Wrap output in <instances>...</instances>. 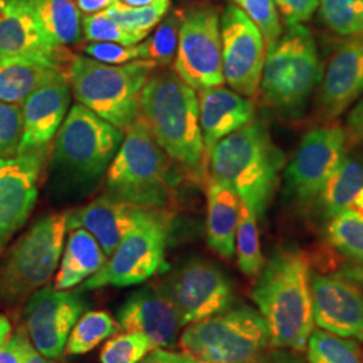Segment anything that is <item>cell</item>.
I'll return each instance as SVG.
<instances>
[{"mask_svg":"<svg viewBox=\"0 0 363 363\" xmlns=\"http://www.w3.org/2000/svg\"><path fill=\"white\" fill-rule=\"evenodd\" d=\"M311 261L298 247H279L257 277L252 298L274 349L306 351L313 331Z\"/></svg>","mask_w":363,"mask_h":363,"instance_id":"obj_1","label":"cell"},{"mask_svg":"<svg viewBox=\"0 0 363 363\" xmlns=\"http://www.w3.org/2000/svg\"><path fill=\"white\" fill-rule=\"evenodd\" d=\"M210 179L234 190L262 218L277 189L286 155L264 120L253 118L216 144L208 159Z\"/></svg>","mask_w":363,"mask_h":363,"instance_id":"obj_2","label":"cell"},{"mask_svg":"<svg viewBox=\"0 0 363 363\" xmlns=\"http://www.w3.org/2000/svg\"><path fill=\"white\" fill-rule=\"evenodd\" d=\"M140 117L171 160L203 178L208 162L195 89L172 70H155L144 86Z\"/></svg>","mask_w":363,"mask_h":363,"instance_id":"obj_3","label":"cell"},{"mask_svg":"<svg viewBox=\"0 0 363 363\" xmlns=\"http://www.w3.org/2000/svg\"><path fill=\"white\" fill-rule=\"evenodd\" d=\"M157 67L150 60L106 65L73 54L67 79L78 104L125 132L140 117L144 86Z\"/></svg>","mask_w":363,"mask_h":363,"instance_id":"obj_4","label":"cell"},{"mask_svg":"<svg viewBox=\"0 0 363 363\" xmlns=\"http://www.w3.org/2000/svg\"><path fill=\"white\" fill-rule=\"evenodd\" d=\"M322 69L311 30L304 25L286 27L267 48L259 82L265 103L286 120H298L318 89Z\"/></svg>","mask_w":363,"mask_h":363,"instance_id":"obj_5","label":"cell"},{"mask_svg":"<svg viewBox=\"0 0 363 363\" xmlns=\"http://www.w3.org/2000/svg\"><path fill=\"white\" fill-rule=\"evenodd\" d=\"M169 155L143 118L128 130L106 169L108 195L145 208H163L171 196Z\"/></svg>","mask_w":363,"mask_h":363,"instance_id":"obj_6","label":"cell"},{"mask_svg":"<svg viewBox=\"0 0 363 363\" xmlns=\"http://www.w3.org/2000/svg\"><path fill=\"white\" fill-rule=\"evenodd\" d=\"M179 346L206 362L242 363L261 358L271 347V337L261 313L240 304L186 325Z\"/></svg>","mask_w":363,"mask_h":363,"instance_id":"obj_7","label":"cell"},{"mask_svg":"<svg viewBox=\"0 0 363 363\" xmlns=\"http://www.w3.org/2000/svg\"><path fill=\"white\" fill-rule=\"evenodd\" d=\"M66 230V214H52L37 220L18 240L0 271L3 301H21L48 284L62 255Z\"/></svg>","mask_w":363,"mask_h":363,"instance_id":"obj_8","label":"cell"},{"mask_svg":"<svg viewBox=\"0 0 363 363\" xmlns=\"http://www.w3.org/2000/svg\"><path fill=\"white\" fill-rule=\"evenodd\" d=\"M123 139V130L86 106L73 105L57 132L55 167L77 181H96L111 166Z\"/></svg>","mask_w":363,"mask_h":363,"instance_id":"obj_9","label":"cell"},{"mask_svg":"<svg viewBox=\"0 0 363 363\" xmlns=\"http://www.w3.org/2000/svg\"><path fill=\"white\" fill-rule=\"evenodd\" d=\"M169 226V214L163 210L135 229L118 244L101 269L82 284V289L136 286L166 271Z\"/></svg>","mask_w":363,"mask_h":363,"instance_id":"obj_10","label":"cell"},{"mask_svg":"<svg viewBox=\"0 0 363 363\" xmlns=\"http://www.w3.org/2000/svg\"><path fill=\"white\" fill-rule=\"evenodd\" d=\"M220 11L210 4L182 15L179 43L174 72L195 91L222 86Z\"/></svg>","mask_w":363,"mask_h":363,"instance_id":"obj_11","label":"cell"},{"mask_svg":"<svg viewBox=\"0 0 363 363\" xmlns=\"http://www.w3.org/2000/svg\"><path fill=\"white\" fill-rule=\"evenodd\" d=\"M347 151L343 127L327 123L308 130L284 172V193L301 206L320 194L325 182L339 167Z\"/></svg>","mask_w":363,"mask_h":363,"instance_id":"obj_12","label":"cell"},{"mask_svg":"<svg viewBox=\"0 0 363 363\" xmlns=\"http://www.w3.org/2000/svg\"><path fill=\"white\" fill-rule=\"evenodd\" d=\"M160 288L174 304L183 327L214 316L233 304L230 280L208 259H189Z\"/></svg>","mask_w":363,"mask_h":363,"instance_id":"obj_13","label":"cell"},{"mask_svg":"<svg viewBox=\"0 0 363 363\" xmlns=\"http://www.w3.org/2000/svg\"><path fill=\"white\" fill-rule=\"evenodd\" d=\"M72 58L46 34L34 0H0V66L42 62L69 69Z\"/></svg>","mask_w":363,"mask_h":363,"instance_id":"obj_14","label":"cell"},{"mask_svg":"<svg viewBox=\"0 0 363 363\" xmlns=\"http://www.w3.org/2000/svg\"><path fill=\"white\" fill-rule=\"evenodd\" d=\"M223 78L230 89L255 97L267 57V46L257 26L233 3L220 15Z\"/></svg>","mask_w":363,"mask_h":363,"instance_id":"obj_15","label":"cell"},{"mask_svg":"<svg viewBox=\"0 0 363 363\" xmlns=\"http://www.w3.org/2000/svg\"><path fill=\"white\" fill-rule=\"evenodd\" d=\"M85 308L86 301L81 292L39 288L30 296L25 310L27 333L34 349L50 359L58 358Z\"/></svg>","mask_w":363,"mask_h":363,"instance_id":"obj_16","label":"cell"},{"mask_svg":"<svg viewBox=\"0 0 363 363\" xmlns=\"http://www.w3.org/2000/svg\"><path fill=\"white\" fill-rule=\"evenodd\" d=\"M48 148L0 157V249L26 222L38 198Z\"/></svg>","mask_w":363,"mask_h":363,"instance_id":"obj_17","label":"cell"},{"mask_svg":"<svg viewBox=\"0 0 363 363\" xmlns=\"http://www.w3.org/2000/svg\"><path fill=\"white\" fill-rule=\"evenodd\" d=\"M311 294L315 325L363 342V288L352 277L311 273Z\"/></svg>","mask_w":363,"mask_h":363,"instance_id":"obj_18","label":"cell"},{"mask_svg":"<svg viewBox=\"0 0 363 363\" xmlns=\"http://www.w3.org/2000/svg\"><path fill=\"white\" fill-rule=\"evenodd\" d=\"M316 94V116L333 123L363 96V35L342 42L322 69Z\"/></svg>","mask_w":363,"mask_h":363,"instance_id":"obj_19","label":"cell"},{"mask_svg":"<svg viewBox=\"0 0 363 363\" xmlns=\"http://www.w3.org/2000/svg\"><path fill=\"white\" fill-rule=\"evenodd\" d=\"M162 211L163 208H145L106 195L67 213V229L81 228L89 232L109 257L128 234Z\"/></svg>","mask_w":363,"mask_h":363,"instance_id":"obj_20","label":"cell"},{"mask_svg":"<svg viewBox=\"0 0 363 363\" xmlns=\"http://www.w3.org/2000/svg\"><path fill=\"white\" fill-rule=\"evenodd\" d=\"M117 323L125 333H139L154 350L177 345L183 325L174 304L160 286H145L133 292L117 311Z\"/></svg>","mask_w":363,"mask_h":363,"instance_id":"obj_21","label":"cell"},{"mask_svg":"<svg viewBox=\"0 0 363 363\" xmlns=\"http://www.w3.org/2000/svg\"><path fill=\"white\" fill-rule=\"evenodd\" d=\"M70 104L67 77L39 88L23 103V133L18 154L48 148L62 125Z\"/></svg>","mask_w":363,"mask_h":363,"instance_id":"obj_22","label":"cell"},{"mask_svg":"<svg viewBox=\"0 0 363 363\" xmlns=\"http://www.w3.org/2000/svg\"><path fill=\"white\" fill-rule=\"evenodd\" d=\"M198 101L199 123L208 162L216 144L255 118V105L249 97L223 86L199 91Z\"/></svg>","mask_w":363,"mask_h":363,"instance_id":"obj_23","label":"cell"},{"mask_svg":"<svg viewBox=\"0 0 363 363\" xmlns=\"http://www.w3.org/2000/svg\"><path fill=\"white\" fill-rule=\"evenodd\" d=\"M240 196L230 187L208 178L206 238L210 249L220 257L235 255V232L238 223Z\"/></svg>","mask_w":363,"mask_h":363,"instance_id":"obj_24","label":"cell"},{"mask_svg":"<svg viewBox=\"0 0 363 363\" xmlns=\"http://www.w3.org/2000/svg\"><path fill=\"white\" fill-rule=\"evenodd\" d=\"M106 261L103 247L85 229H73L67 238L54 288L67 291L99 272Z\"/></svg>","mask_w":363,"mask_h":363,"instance_id":"obj_25","label":"cell"},{"mask_svg":"<svg viewBox=\"0 0 363 363\" xmlns=\"http://www.w3.org/2000/svg\"><path fill=\"white\" fill-rule=\"evenodd\" d=\"M363 190V155H346L316 198L320 216L331 220L347 211L354 198Z\"/></svg>","mask_w":363,"mask_h":363,"instance_id":"obj_26","label":"cell"},{"mask_svg":"<svg viewBox=\"0 0 363 363\" xmlns=\"http://www.w3.org/2000/svg\"><path fill=\"white\" fill-rule=\"evenodd\" d=\"M62 77H67V69L42 62L0 66V101L22 105L39 88Z\"/></svg>","mask_w":363,"mask_h":363,"instance_id":"obj_27","label":"cell"},{"mask_svg":"<svg viewBox=\"0 0 363 363\" xmlns=\"http://www.w3.org/2000/svg\"><path fill=\"white\" fill-rule=\"evenodd\" d=\"M39 21L57 46L66 48L79 40L81 21L74 0H34Z\"/></svg>","mask_w":363,"mask_h":363,"instance_id":"obj_28","label":"cell"},{"mask_svg":"<svg viewBox=\"0 0 363 363\" xmlns=\"http://www.w3.org/2000/svg\"><path fill=\"white\" fill-rule=\"evenodd\" d=\"M235 255L240 271L249 279H257L265 265L259 244L257 216L242 199H240L235 232Z\"/></svg>","mask_w":363,"mask_h":363,"instance_id":"obj_29","label":"cell"},{"mask_svg":"<svg viewBox=\"0 0 363 363\" xmlns=\"http://www.w3.org/2000/svg\"><path fill=\"white\" fill-rule=\"evenodd\" d=\"M116 320L105 311L86 312L72 328L65 350L70 355H81L96 349L105 339L120 331Z\"/></svg>","mask_w":363,"mask_h":363,"instance_id":"obj_30","label":"cell"},{"mask_svg":"<svg viewBox=\"0 0 363 363\" xmlns=\"http://www.w3.org/2000/svg\"><path fill=\"white\" fill-rule=\"evenodd\" d=\"M306 350L310 363H363V350L358 342L325 330L312 331Z\"/></svg>","mask_w":363,"mask_h":363,"instance_id":"obj_31","label":"cell"},{"mask_svg":"<svg viewBox=\"0 0 363 363\" xmlns=\"http://www.w3.org/2000/svg\"><path fill=\"white\" fill-rule=\"evenodd\" d=\"M327 241L342 256L363 264V220L350 211L331 218L325 230Z\"/></svg>","mask_w":363,"mask_h":363,"instance_id":"obj_32","label":"cell"},{"mask_svg":"<svg viewBox=\"0 0 363 363\" xmlns=\"http://www.w3.org/2000/svg\"><path fill=\"white\" fill-rule=\"evenodd\" d=\"M169 0H160L152 6L132 9L116 1L112 7L105 10L106 15L112 18L124 30L138 35L143 40L157 26L166 13L169 11Z\"/></svg>","mask_w":363,"mask_h":363,"instance_id":"obj_33","label":"cell"},{"mask_svg":"<svg viewBox=\"0 0 363 363\" xmlns=\"http://www.w3.org/2000/svg\"><path fill=\"white\" fill-rule=\"evenodd\" d=\"M182 15V11H174L167 18H163L154 34L140 43L143 60L154 61L157 66L169 65L175 60L179 43Z\"/></svg>","mask_w":363,"mask_h":363,"instance_id":"obj_34","label":"cell"},{"mask_svg":"<svg viewBox=\"0 0 363 363\" xmlns=\"http://www.w3.org/2000/svg\"><path fill=\"white\" fill-rule=\"evenodd\" d=\"M325 26L342 37L363 35V0H320Z\"/></svg>","mask_w":363,"mask_h":363,"instance_id":"obj_35","label":"cell"},{"mask_svg":"<svg viewBox=\"0 0 363 363\" xmlns=\"http://www.w3.org/2000/svg\"><path fill=\"white\" fill-rule=\"evenodd\" d=\"M247 18L257 26L265 46L269 48L283 34L280 15L273 0H232Z\"/></svg>","mask_w":363,"mask_h":363,"instance_id":"obj_36","label":"cell"},{"mask_svg":"<svg viewBox=\"0 0 363 363\" xmlns=\"http://www.w3.org/2000/svg\"><path fill=\"white\" fill-rule=\"evenodd\" d=\"M154 350L151 342L139 333H125L109 339L101 350V363H139Z\"/></svg>","mask_w":363,"mask_h":363,"instance_id":"obj_37","label":"cell"},{"mask_svg":"<svg viewBox=\"0 0 363 363\" xmlns=\"http://www.w3.org/2000/svg\"><path fill=\"white\" fill-rule=\"evenodd\" d=\"M82 28L85 38L89 42H112L125 46H133L142 42L138 35L124 30L105 11L85 15L82 19Z\"/></svg>","mask_w":363,"mask_h":363,"instance_id":"obj_38","label":"cell"},{"mask_svg":"<svg viewBox=\"0 0 363 363\" xmlns=\"http://www.w3.org/2000/svg\"><path fill=\"white\" fill-rule=\"evenodd\" d=\"M22 133V106L0 101V157H11L18 154Z\"/></svg>","mask_w":363,"mask_h":363,"instance_id":"obj_39","label":"cell"},{"mask_svg":"<svg viewBox=\"0 0 363 363\" xmlns=\"http://www.w3.org/2000/svg\"><path fill=\"white\" fill-rule=\"evenodd\" d=\"M84 52L91 60L106 65H124L136 60H143V50L140 43L125 46L112 42H89Z\"/></svg>","mask_w":363,"mask_h":363,"instance_id":"obj_40","label":"cell"},{"mask_svg":"<svg viewBox=\"0 0 363 363\" xmlns=\"http://www.w3.org/2000/svg\"><path fill=\"white\" fill-rule=\"evenodd\" d=\"M284 25L295 26L308 22L319 7L320 0H273Z\"/></svg>","mask_w":363,"mask_h":363,"instance_id":"obj_41","label":"cell"},{"mask_svg":"<svg viewBox=\"0 0 363 363\" xmlns=\"http://www.w3.org/2000/svg\"><path fill=\"white\" fill-rule=\"evenodd\" d=\"M34 349L23 333H16L1 346L0 363H25L28 354Z\"/></svg>","mask_w":363,"mask_h":363,"instance_id":"obj_42","label":"cell"},{"mask_svg":"<svg viewBox=\"0 0 363 363\" xmlns=\"http://www.w3.org/2000/svg\"><path fill=\"white\" fill-rule=\"evenodd\" d=\"M343 130L346 135L347 150L363 143V97L351 108Z\"/></svg>","mask_w":363,"mask_h":363,"instance_id":"obj_43","label":"cell"},{"mask_svg":"<svg viewBox=\"0 0 363 363\" xmlns=\"http://www.w3.org/2000/svg\"><path fill=\"white\" fill-rule=\"evenodd\" d=\"M163 363H210L187 352H174L167 349H155Z\"/></svg>","mask_w":363,"mask_h":363,"instance_id":"obj_44","label":"cell"},{"mask_svg":"<svg viewBox=\"0 0 363 363\" xmlns=\"http://www.w3.org/2000/svg\"><path fill=\"white\" fill-rule=\"evenodd\" d=\"M79 13L85 15L101 13L112 7L117 0H74Z\"/></svg>","mask_w":363,"mask_h":363,"instance_id":"obj_45","label":"cell"},{"mask_svg":"<svg viewBox=\"0 0 363 363\" xmlns=\"http://www.w3.org/2000/svg\"><path fill=\"white\" fill-rule=\"evenodd\" d=\"M265 361L268 363H306L298 355V352L284 349H276L267 355Z\"/></svg>","mask_w":363,"mask_h":363,"instance_id":"obj_46","label":"cell"},{"mask_svg":"<svg viewBox=\"0 0 363 363\" xmlns=\"http://www.w3.org/2000/svg\"><path fill=\"white\" fill-rule=\"evenodd\" d=\"M10 337H11V323L6 316L0 315V349Z\"/></svg>","mask_w":363,"mask_h":363,"instance_id":"obj_47","label":"cell"},{"mask_svg":"<svg viewBox=\"0 0 363 363\" xmlns=\"http://www.w3.org/2000/svg\"><path fill=\"white\" fill-rule=\"evenodd\" d=\"M347 211H350L351 214H354L355 217L361 218L363 220V190L354 198L352 203Z\"/></svg>","mask_w":363,"mask_h":363,"instance_id":"obj_48","label":"cell"},{"mask_svg":"<svg viewBox=\"0 0 363 363\" xmlns=\"http://www.w3.org/2000/svg\"><path fill=\"white\" fill-rule=\"evenodd\" d=\"M120 4L125 6V7H132V9H139V7H147V6H152L160 0H117Z\"/></svg>","mask_w":363,"mask_h":363,"instance_id":"obj_49","label":"cell"},{"mask_svg":"<svg viewBox=\"0 0 363 363\" xmlns=\"http://www.w3.org/2000/svg\"><path fill=\"white\" fill-rule=\"evenodd\" d=\"M25 363H52L50 361V358H48V357H45V355H42L40 352L35 350V349H33L31 352L28 354V357H27L26 362Z\"/></svg>","mask_w":363,"mask_h":363,"instance_id":"obj_50","label":"cell"},{"mask_svg":"<svg viewBox=\"0 0 363 363\" xmlns=\"http://www.w3.org/2000/svg\"><path fill=\"white\" fill-rule=\"evenodd\" d=\"M139 363H163L162 362V359L159 358V355H157V352L155 350L151 351V352H148L145 357H144L143 359L140 361Z\"/></svg>","mask_w":363,"mask_h":363,"instance_id":"obj_51","label":"cell"},{"mask_svg":"<svg viewBox=\"0 0 363 363\" xmlns=\"http://www.w3.org/2000/svg\"><path fill=\"white\" fill-rule=\"evenodd\" d=\"M242 363H268L265 361V358L264 357H261V358H257V359H253V361H247V362Z\"/></svg>","mask_w":363,"mask_h":363,"instance_id":"obj_52","label":"cell"}]
</instances>
